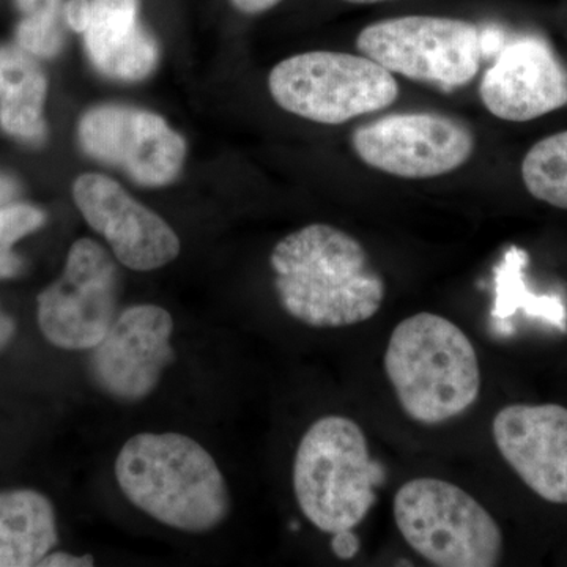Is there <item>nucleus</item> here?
I'll return each mask as SVG.
<instances>
[{
  "mask_svg": "<svg viewBox=\"0 0 567 567\" xmlns=\"http://www.w3.org/2000/svg\"><path fill=\"white\" fill-rule=\"evenodd\" d=\"M270 265L284 311L308 327L368 322L385 300V279L364 246L330 224L286 235L271 251Z\"/></svg>",
  "mask_w": 567,
  "mask_h": 567,
  "instance_id": "nucleus-1",
  "label": "nucleus"
},
{
  "mask_svg": "<svg viewBox=\"0 0 567 567\" xmlns=\"http://www.w3.org/2000/svg\"><path fill=\"white\" fill-rule=\"evenodd\" d=\"M114 473L125 498L166 527L203 535L229 517L226 477L192 436L133 435L115 458Z\"/></svg>",
  "mask_w": 567,
  "mask_h": 567,
  "instance_id": "nucleus-2",
  "label": "nucleus"
},
{
  "mask_svg": "<svg viewBox=\"0 0 567 567\" xmlns=\"http://www.w3.org/2000/svg\"><path fill=\"white\" fill-rule=\"evenodd\" d=\"M385 372L399 405L420 424L464 415L481 393L480 358L468 336L432 312L406 317L394 328Z\"/></svg>",
  "mask_w": 567,
  "mask_h": 567,
  "instance_id": "nucleus-3",
  "label": "nucleus"
},
{
  "mask_svg": "<svg viewBox=\"0 0 567 567\" xmlns=\"http://www.w3.org/2000/svg\"><path fill=\"white\" fill-rule=\"evenodd\" d=\"M385 466L369 453L357 421L339 415L320 417L301 436L295 454V498L317 529L336 535L357 528L377 502Z\"/></svg>",
  "mask_w": 567,
  "mask_h": 567,
  "instance_id": "nucleus-4",
  "label": "nucleus"
},
{
  "mask_svg": "<svg viewBox=\"0 0 567 567\" xmlns=\"http://www.w3.org/2000/svg\"><path fill=\"white\" fill-rule=\"evenodd\" d=\"M395 527L413 550L439 567H495L503 532L486 507L464 488L436 477L402 484L393 502Z\"/></svg>",
  "mask_w": 567,
  "mask_h": 567,
  "instance_id": "nucleus-5",
  "label": "nucleus"
},
{
  "mask_svg": "<svg viewBox=\"0 0 567 567\" xmlns=\"http://www.w3.org/2000/svg\"><path fill=\"white\" fill-rule=\"evenodd\" d=\"M279 107L322 125L385 110L398 100L394 74L365 55L312 51L279 62L268 76Z\"/></svg>",
  "mask_w": 567,
  "mask_h": 567,
  "instance_id": "nucleus-6",
  "label": "nucleus"
},
{
  "mask_svg": "<svg viewBox=\"0 0 567 567\" xmlns=\"http://www.w3.org/2000/svg\"><path fill=\"white\" fill-rule=\"evenodd\" d=\"M357 50L393 74L439 87H464L483 61L481 29L456 18H391L365 25Z\"/></svg>",
  "mask_w": 567,
  "mask_h": 567,
  "instance_id": "nucleus-7",
  "label": "nucleus"
},
{
  "mask_svg": "<svg viewBox=\"0 0 567 567\" xmlns=\"http://www.w3.org/2000/svg\"><path fill=\"white\" fill-rule=\"evenodd\" d=\"M121 274L111 254L92 238L71 245L63 274L37 298V320L50 344L92 350L118 316Z\"/></svg>",
  "mask_w": 567,
  "mask_h": 567,
  "instance_id": "nucleus-8",
  "label": "nucleus"
},
{
  "mask_svg": "<svg viewBox=\"0 0 567 567\" xmlns=\"http://www.w3.org/2000/svg\"><path fill=\"white\" fill-rule=\"evenodd\" d=\"M358 158L380 173L409 181L442 177L464 166L476 140L472 130L439 112H399L361 125L352 136Z\"/></svg>",
  "mask_w": 567,
  "mask_h": 567,
  "instance_id": "nucleus-9",
  "label": "nucleus"
},
{
  "mask_svg": "<svg viewBox=\"0 0 567 567\" xmlns=\"http://www.w3.org/2000/svg\"><path fill=\"white\" fill-rule=\"evenodd\" d=\"M173 334V316L162 306L134 305L123 309L92 349V382L115 401H144L175 361Z\"/></svg>",
  "mask_w": 567,
  "mask_h": 567,
  "instance_id": "nucleus-10",
  "label": "nucleus"
},
{
  "mask_svg": "<svg viewBox=\"0 0 567 567\" xmlns=\"http://www.w3.org/2000/svg\"><path fill=\"white\" fill-rule=\"evenodd\" d=\"M78 134L92 158L121 167L142 186L167 185L185 163V141L152 112L93 107L81 118Z\"/></svg>",
  "mask_w": 567,
  "mask_h": 567,
  "instance_id": "nucleus-11",
  "label": "nucleus"
},
{
  "mask_svg": "<svg viewBox=\"0 0 567 567\" xmlns=\"http://www.w3.org/2000/svg\"><path fill=\"white\" fill-rule=\"evenodd\" d=\"M73 199L89 226L102 235L115 259L130 270H158L181 254L173 227L106 175L78 177Z\"/></svg>",
  "mask_w": 567,
  "mask_h": 567,
  "instance_id": "nucleus-12",
  "label": "nucleus"
},
{
  "mask_svg": "<svg viewBox=\"0 0 567 567\" xmlns=\"http://www.w3.org/2000/svg\"><path fill=\"white\" fill-rule=\"evenodd\" d=\"M496 450L539 498L567 505V409L558 404L503 406L492 421Z\"/></svg>",
  "mask_w": 567,
  "mask_h": 567,
  "instance_id": "nucleus-13",
  "label": "nucleus"
},
{
  "mask_svg": "<svg viewBox=\"0 0 567 567\" xmlns=\"http://www.w3.org/2000/svg\"><path fill=\"white\" fill-rule=\"evenodd\" d=\"M480 96L499 121H535L567 106V69L546 41L522 37L498 51Z\"/></svg>",
  "mask_w": 567,
  "mask_h": 567,
  "instance_id": "nucleus-14",
  "label": "nucleus"
},
{
  "mask_svg": "<svg viewBox=\"0 0 567 567\" xmlns=\"http://www.w3.org/2000/svg\"><path fill=\"white\" fill-rule=\"evenodd\" d=\"M91 7L84 41L93 65L114 80L147 78L158 47L140 24V0H91Z\"/></svg>",
  "mask_w": 567,
  "mask_h": 567,
  "instance_id": "nucleus-15",
  "label": "nucleus"
},
{
  "mask_svg": "<svg viewBox=\"0 0 567 567\" xmlns=\"http://www.w3.org/2000/svg\"><path fill=\"white\" fill-rule=\"evenodd\" d=\"M59 544L58 516L33 488L0 492V567L39 566Z\"/></svg>",
  "mask_w": 567,
  "mask_h": 567,
  "instance_id": "nucleus-16",
  "label": "nucleus"
},
{
  "mask_svg": "<svg viewBox=\"0 0 567 567\" xmlns=\"http://www.w3.org/2000/svg\"><path fill=\"white\" fill-rule=\"evenodd\" d=\"M47 76L32 54L17 47L0 51V125L11 136L40 141L44 136Z\"/></svg>",
  "mask_w": 567,
  "mask_h": 567,
  "instance_id": "nucleus-17",
  "label": "nucleus"
},
{
  "mask_svg": "<svg viewBox=\"0 0 567 567\" xmlns=\"http://www.w3.org/2000/svg\"><path fill=\"white\" fill-rule=\"evenodd\" d=\"M522 181L535 199L567 210V130L529 148L522 162Z\"/></svg>",
  "mask_w": 567,
  "mask_h": 567,
  "instance_id": "nucleus-18",
  "label": "nucleus"
},
{
  "mask_svg": "<svg viewBox=\"0 0 567 567\" xmlns=\"http://www.w3.org/2000/svg\"><path fill=\"white\" fill-rule=\"evenodd\" d=\"M22 18L17 29L21 50L54 58L62 48V0H14Z\"/></svg>",
  "mask_w": 567,
  "mask_h": 567,
  "instance_id": "nucleus-19",
  "label": "nucleus"
},
{
  "mask_svg": "<svg viewBox=\"0 0 567 567\" xmlns=\"http://www.w3.org/2000/svg\"><path fill=\"white\" fill-rule=\"evenodd\" d=\"M527 252L518 248H511L506 252L503 264L496 268V303L494 316L499 319L513 315L522 301L527 305H535L539 315L548 316L550 319H557V300L555 298H535L525 292L524 281H522V270L527 264Z\"/></svg>",
  "mask_w": 567,
  "mask_h": 567,
  "instance_id": "nucleus-20",
  "label": "nucleus"
},
{
  "mask_svg": "<svg viewBox=\"0 0 567 567\" xmlns=\"http://www.w3.org/2000/svg\"><path fill=\"white\" fill-rule=\"evenodd\" d=\"M47 221L40 208L29 204H9L0 208V281L17 278L22 260L13 251L21 238L39 230Z\"/></svg>",
  "mask_w": 567,
  "mask_h": 567,
  "instance_id": "nucleus-21",
  "label": "nucleus"
},
{
  "mask_svg": "<svg viewBox=\"0 0 567 567\" xmlns=\"http://www.w3.org/2000/svg\"><path fill=\"white\" fill-rule=\"evenodd\" d=\"M331 536L333 537H331L330 546L336 557L344 559V561L357 557L361 548V540L354 535L353 529H346V532H339Z\"/></svg>",
  "mask_w": 567,
  "mask_h": 567,
  "instance_id": "nucleus-22",
  "label": "nucleus"
},
{
  "mask_svg": "<svg viewBox=\"0 0 567 567\" xmlns=\"http://www.w3.org/2000/svg\"><path fill=\"white\" fill-rule=\"evenodd\" d=\"M91 0H70L66 3L63 13H65V20L73 31L84 33L89 21H91Z\"/></svg>",
  "mask_w": 567,
  "mask_h": 567,
  "instance_id": "nucleus-23",
  "label": "nucleus"
},
{
  "mask_svg": "<svg viewBox=\"0 0 567 567\" xmlns=\"http://www.w3.org/2000/svg\"><path fill=\"white\" fill-rule=\"evenodd\" d=\"M95 566V559L91 555H78L66 554V551L52 550L47 555L39 567H92Z\"/></svg>",
  "mask_w": 567,
  "mask_h": 567,
  "instance_id": "nucleus-24",
  "label": "nucleus"
},
{
  "mask_svg": "<svg viewBox=\"0 0 567 567\" xmlns=\"http://www.w3.org/2000/svg\"><path fill=\"white\" fill-rule=\"evenodd\" d=\"M230 2L241 13L257 14L274 9L281 0H230Z\"/></svg>",
  "mask_w": 567,
  "mask_h": 567,
  "instance_id": "nucleus-25",
  "label": "nucleus"
},
{
  "mask_svg": "<svg viewBox=\"0 0 567 567\" xmlns=\"http://www.w3.org/2000/svg\"><path fill=\"white\" fill-rule=\"evenodd\" d=\"M17 334V323L0 306V353L10 346Z\"/></svg>",
  "mask_w": 567,
  "mask_h": 567,
  "instance_id": "nucleus-26",
  "label": "nucleus"
},
{
  "mask_svg": "<svg viewBox=\"0 0 567 567\" xmlns=\"http://www.w3.org/2000/svg\"><path fill=\"white\" fill-rule=\"evenodd\" d=\"M18 196V185L9 175L0 173V208L11 204Z\"/></svg>",
  "mask_w": 567,
  "mask_h": 567,
  "instance_id": "nucleus-27",
  "label": "nucleus"
},
{
  "mask_svg": "<svg viewBox=\"0 0 567 567\" xmlns=\"http://www.w3.org/2000/svg\"><path fill=\"white\" fill-rule=\"evenodd\" d=\"M344 2L358 3V6H369V3L390 2V0H344Z\"/></svg>",
  "mask_w": 567,
  "mask_h": 567,
  "instance_id": "nucleus-28",
  "label": "nucleus"
}]
</instances>
